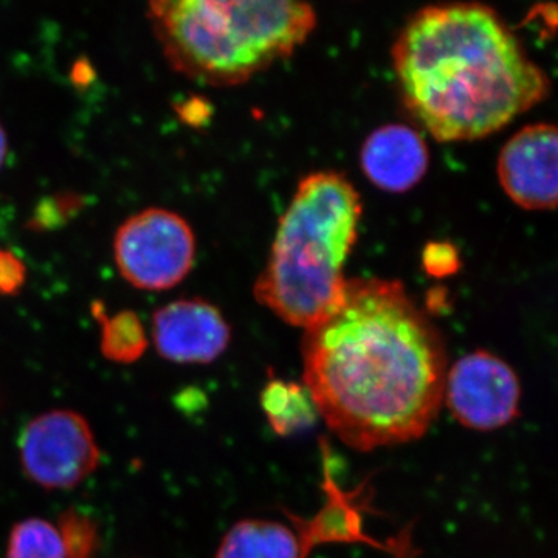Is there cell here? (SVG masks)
Instances as JSON below:
<instances>
[{
    "label": "cell",
    "mask_w": 558,
    "mask_h": 558,
    "mask_svg": "<svg viewBox=\"0 0 558 558\" xmlns=\"http://www.w3.org/2000/svg\"><path fill=\"white\" fill-rule=\"evenodd\" d=\"M304 387L351 449L422 438L444 403L442 337L398 281L348 279L340 306L304 330Z\"/></svg>",
    "instance_id": "1"
},
{
    "label": "cell",
    "mask_w": 558,
    "mask_h": 558,
    "mask_svg": "<svg viewBox=\"0 0 558 558\" xmlns=\"http://www.w3.org/2000/svg\"><path fill=\"white\" fill-rule=\"evenodd\" d=\"M392 62L407 109L442 143L501 131L549 92L546 73L480 3L418 11L399 33Z\"/></svg>",
    "instance_id": "2"
},
{
    "label": "cell",
    "mask_w": 558,
    "mask_h": 558,
    "mask_svg": "<svg viewBox=\"0 0 558 558\" xmlns=\"http://www.w3.org/2000/svg\"><path fill=\"white\" fill-rule=\"evenodd\" d=\"M362 213L357 190L339 172L301 179L279 219L269 263L255 282L256 300L296 328L325 322L343 300L344 266Z\"/></svg>",
    "instance_id": "3"
},
{
    "label": "cell",
    "mask_w": 558,
    "mask_h": 558,
    "mask_svg": "<svg viewBox=\"0 0 558 558\" xmlns=\"http://www.w3.org/2000/svg\"><path fill=\"white\" fill-rule=\"evenodd\" d=\"M148 20L165 60L208 86H236L288 58L317 14L292 0H154Z\"/></svg>",
    "instance_id": "4"
},
{
    "label": "cell",
    "mask_w": 558,
    "mask_h": 558,
    "mask_svg": "<svg viewBox=\"0 0 558 558\" xmlns=\"http://www.w3.org/2000/svg\"><path fill=\"white\" fill-rule=\"evenodd\" d=\"M113 259L121 277L135 289H172L193 269L196 236L178 213L167 208L142 209L117 229Z\"/></svg>",
    "instance_id": "5"
},
{
    "label": "cell",
    "mask_w": 558,
    "mask_h": 558,
    "mask_svg": "<svg viewBox=\"0 0 558 558\" xmlns=\"http://www.w3.org/2000/svg\"><path fill=\"white\" fill-rule=\"evenodd\" d=\"M22 472L46 490H72L101 464L89 421L73 410H49L33 417L20 438Z\"/></svg>",
    "instance_id": "6"
},
{
    "label": "cell",
    "mask_w": 558,
    "mask_h": 558,
    "mask_svg": "<svg viewBox=\"0 0 558 558\" xmlns=\"http://www.w3.org/2000/svg\"><path fill=\"white\" fill-rule=\"evenodd\" d=\"M520 399L515 371L490 352H472L447 371L444 403L470 429L494 432L510 424L519 416Z\"/></svg>",
    "instance_id": "7"
},
{
    "label": "cell",
    "mask_w": 558,
    "mask_h": 558,
    "mask_svg": "<svg viewBox=\"0 0 558 558\" xmlns=\"http://www.w3.org/2000/svg\"><path fill=\"white\" fill-rule=\"evenodd\" d=\"M498 179L512 202L524 209L558 207V126L523 128L498 157Z\"/></svg>",
    "instance_id": "8"
},
{
    "label": "cell",
    "mask_w": 558,
    "mask_h": 558,
    "mask_svg": "<svg viewBox=\"0 0 558 558\" xmlns=\"http://www.w3.org/2000/svg\"><path fill=\"white\" fill-rule=\"evenodd\" d=\"M150 337L161 359L207 365L229 348L231 330L218 307L191 299L172 301L154 312Z\"/></svg>",
    "instance_id": "9"
},
{
    "label": "cell",
    "mask_w": 558,
    "mask_h": 558,
    "mask_svg": "<svg viewBox=\"0 0 558 558\" xmlns=\"http://www.w3.org/2000/svg\"><path fill=\"white\" fill-rule=\"evenodd\" d=\"M428 161L424 137L405 124H387L374 131L360 153L366 178L388 193L414 189L427 172Z\"/></svg>",
    "instance_id": "10"
},
{
    "label": "cell",
    "mask_w": 558,
    "mask_h": 558,
    "mask_svg": "<svg viewBox=\"0 0 558 558\" xmlns=\"http://www.w3.org/2000/svg\"><path fill=\"white\" fill-rule=\"evenodd\" d=\"M216 558H304V542L278 521L244 520L227 532Z\"/></svg>",
    "instance_id": "11"
},
{
    "label": "cell",
    "mask_w": 558,
    "mask_h": 558,
    "mask_svg": "<svg viewBox=\"0 0 558 558\" xmlns=\"http://www.w3.org/2000/svg\"><path fill=\"white\" fill-rule=\"evenodd\" d=\"M260 407L279 436L303 432L318 417L310 391L295 381L270 380L260 392Z\"/></svg>",
    "instance_id": "12"
},
{
    "label": "cell",
    "mask_w": 558,
    "mask_h": 558,
    "mask_svg": "<svg viewBox=\"0 0 558 558\" xmlns=\"http://www.w3.org/2000/svg\"><path fill=\"white\" fill-rule=\"evenodd\" d=\"M92 314L100 325L102 357L117 365H131L145 355L149 347L148 332L134 311H120L108 315L105 304L95 301Z\"/></svg>",
    "instance_id": "13"
},
{
    "label": "cell",
    "mask_w": 558,
    "mask_h": 558,
    "mask_svg": "<svg viewBox=\"0 0 558 558\" xmlns=\"http://www.w3.org/2000/svg\"><path fill=\"white\" fill-rule=\"evenodd\" d=\"M7 558H64L57 524L32 517L11 527Z\"/></svg>",
    "instance_id": "14"
},
{
    "label": "cell",
    "mask_w": 558,
    "mask_h": 558,
    "mask_svg": "<svg viewBox=\"0 0 558 558\" xmlns=\"http://www.w3.org/2000/svg\"><path fill=\"white\" fill-rule=\"evenodd\" d=\"M64 558H97L101 548L100 523L84 510L69 508L58 519Z\"/></svg>",
    "instance_id": "15"
},
{
    "label": "cell",
    "mask_w": 558,
    "mask_h": 558,
    "mask_svg": "<svg viewBox=\"0 0 558 558\" xmlns=\"http://www.w3.org/2000/svg\"><path fill=\"white\" fill-rule=\"evenodd\" d=\"M27 282V267L16 253L0 247V295L14 296Z\"/></svg>",
    "instance_id": "16"
},
{
    "label": "cell",
    "mask_w": 558,
    "mask_h": 558,
    "mask_svg": "<svg viewBox=\"0 0 558 558\" xmlns=\"http://www.w3.org/2000/svg\"><path fill=\"white\" fill-rule=\"evenodd\" d=\"M427 253H432V258L425 256V264L433 275L447 274L451 270L449 266H458L457 253L447 245H435V248H428Z\"/></svg>",
    "instance_id": "17"
},
{
    "label": "cell",
    "mask_w": 558,
    "mask_h": 558,
    "mask_svg": "<svg viewBox=\"0 0 558 558\" xmlns=\"http://www.w3.org/2000/svg\"><path fill=\"white\" fill-rule=\"evenodd\" d=\"M73 81L76 84L89 83L92 72L89 64H76L72 72Z\"/></svg>",
    "instance_id": "18"
},
{
    "label": "cell",
    "mask_w": 558,
    "mask_h": 558,
    "mask_svg": "<svg viewBox=\"0 0 558 558\" xmlns=\"http://www.w3.org/2000/svg\"><path fill=\"white\" fill-rule=\"evenodd\" d=\"M7 156H9V135H7L5 128L0 123V170L5 163Z\"/></svg>",
    "instance_id": "19"
}]
</instances>
